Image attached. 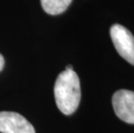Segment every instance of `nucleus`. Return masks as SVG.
I'll list each match as a JSON object with an SVG mask.
<instances>
[{
	"label": "nucleus",
	"instance_id": "20e7f679",
	"mask_svg": "<svg viewBox=\"0 0 134 133\" xmlns=\"http://www.w3.org/2000/svg\"><path fill=\"white\" fill-rule=\"evenodd\" d=\"M1 133H36L34 126L24 116L15 112H0Z\"/></svg>",
	"mask_w": 134,
	"mask_h": 133
},
{
	"label": "nucleus",
	"instance_id": "39448f33",
	"mask_svg": "<svg viewBox=\"0 0 134 133\" xmlns=\"http://www.w3.org/2000/svg\"><path fill=\"white\" fill-rule=\"evenodd\" d=\"M72 0H41L43 10L49 15H59L64 12Z\"/></svg>",
	"mask_w": 134,
	"mask_h": 133
},
{
	"label": "nucleus",
	"instance_id": "0eeeda50",
	"mask_svg": "<svg viewBox=\"0 0 134 133\" xmlns=\"http://www.w3.org/2000/svg\"><path fill=\"white\" fill-rule=\"evenodd\" d=\"M66 69L67 70H73V67L71 66V65H68V66L66 67Z\"/></svg>",
	"mask_w": 134,
	"mask_h": 133
},
{
	"label": "nucleus",
	"instance_id": "423d86ee",
	"mask_svg": "<svg viewBox=\"0 0 134 133\" xmlns=\"http://www.w3.org/2000/svg\"><path fill=\"white\" fill-rule=\"evenodd\" d=\"M4 59L3 57V55L0 54V72L4 68Z\"/></svg>",
	"mask_w": 134,
	"mask_h": 133
},
{
	"label": "nucleus",
	"instance_id": "f03ea898",
	"mask_svg": "<svg viewBox=\"0 0 134 133\" xmlns=\"http://www.w3.org/2000/svg\"><path fill=\"white\" fill-rule=\"evenodd\" d=\"M110 36L119 55L134 65V36L130 30L120 24H113L110 29Z\"/></svg>",
	"mask_w": 134,
	"mask_h": 133
},
{
	"label": "nucleus",
	"instance_id": "7ed1b4c3",
	"mask_svg": "<svg viewBox=\"0 0 134 133\" xmlns=\"http://www.w3.org/2000/svg\"><path fill=\"white\" fill-rule=\"evenodd\" d=\"M112 102L119 118L125 123L134 124V92L119 90L113 94Z\"/></svg>",
	"mask_w": 134,
	"mask_h": 133
},
{
	"label": "nucleus",
	"instance_id": "f257e3e1",
	"mask_svg": "<svg viewBox=\"0 0 134 133\" xmlns=\"http://www.w3.org/2000/svg\"><path fill=\"white\" fill-rule=\"evenodd\" d=\"M55 102L63 114L75 112L81 101V92L79 77L74 70L65 69L58 75L54 86Z\"/></svg>",
	"mask_w": 134,
	"mask_h": 133
}]
</instances>
